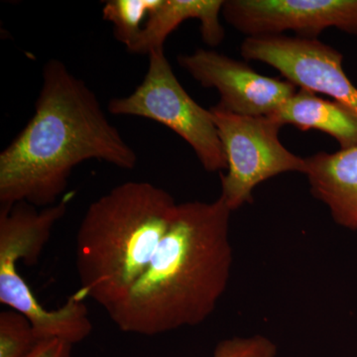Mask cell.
<instances>
[{"instance_id": "4fadbf2b", "label": "cell", "mask_w": 357, "mask_h": 357, "mask_svg": "<svg viewBox=\"0 0 357 357\" xmlns=\"http://www.w3.org/2000/svg\"><path fill=\"white\" fill-rule=\"evenodd\" d=\"M39 342L24 314L14 310L0 312V357H28Z\"/></svg>"}, {"instance_id": "5b68a950", "label": "cell", "mask_w": 357, "mask_h": 357, "mask_svg": "<svg viewBox=\"0 0 357 357\" xmlns=\"http://www.w3.org/2000/svg\"><path fill=\"white\" fill-rule=\"evenodd\" d=\"M210 109L227 162L220 198L230 211L253 202L256 185L280 174H306V160L279 139L282 126L270 116L239 115L215 105Z\"/></svg>"}, {"instance_id": "8992f818", "label": "cell", "mask_w": 357, "mask_h": 357, "mask_svg": "<svg viewBox=\"0 0 357 357\" xmlns=\"http://www.w3.org/2000/svg\"><path fill=\"white\" fill-rule=\"evenodd\" d=\"M246 60L271 66L298 89L331 96L357 119V88L342 69V55L318 39L284 35L246 37Z\"/></svg>"}, {"instance_id": "9a60e30c", "label": "cell", "mask_w": 357, "mask_h": 357, "mask_svg": "<svg viewBox=\"0 0 357 357\" xmlns=\"http://www.w3.org/2000/svg\"><path fill=\"white\" fill-rule=\"evenodd\" d=\"M73 345L60 340H40L28 357H72Z\"/></svg>"}, {"instance_id": "7a4b0ae2", "label": "cell", "mask_w": 357, "mask_h": 357, "mask_svg": "<svg viewBox=\"0 0 357 357\" xmlns=\"http://www.w3.org/2000/svg\"><path fill=\"white\" fill-rule=\"evenodd\" d=\"M231 213L220 197L178 204L144 273L107 312L121 332L154 337L211 317L229 285Z\"/></svg>"}, {"instance_id": "277c9868", "label": "cell", "mask_w": 357, "mask_h": 357, "mask_svg": "<svg viewBox=\"0 0 357 357\" xmlns=\"http://www.w3.org/2000/svg\"><path fill=\"white\" fill-rule=\"evenodd\" d=\"M109 112L163 124L184 139L206 172L227 168V157L210 109L195 102L178 81L164 50L152 52L142 83L131 95L112 98Z\"/></svg>"}, {"instance_id": "5bb4252c", "label": "cell", "mask_w": 357, "mask_h": 357, "mask_svg": "<svg viewBox=\"0 0 357 357\" xmlns=\"http://www.w3.org/2000/svg\"><path fill=\"white\" fill-rule=\"evenodd\" d=\"M277 347L261 335L225 338L218 342L211 357H276Z\"/></svg>"}, {"instance_id": "52a82bcc", "label": "cell", "mask_w": 357, "mask_h": 357, "mask_svg": "<svg viewBox=\"0 0 357 357\" xmlns=\"http://www.w3.org/2000/svg\"><path fill=\"white\" fill-rule=\"evenodd\" d=\"M222 16L248 37L293 31L317 39L333 27L357 35V0H227Z\"/></svg>"}, {"instance_id": "30bf717a", "label": "cell", "mask_w": 357, "mask_h": 357, "mask_svg": "<svg viewBox=\"0 0 357 357\" xmlns=\"http://www.w3.org/2000/svg\"><path fill=\"white\" fill-rule=\"evenodd\" d=\"M223 4L222 0H162L128 51L149 56L152 52L164 50L169 35L189 20H199L204 43L217 47L225 39V29L220 20Z\"/></svg>"}, {"instance_id": "7c38bea8", "label": "cell", "mask_w": 357, "mask_h": 357, "mask_svg": "<svg viewBox=\"0 0 357 357\" xmlns=\"http://www.w3.org/2000/svg\"><path fill=\"white\" fill-rule=\"evenodd\" d=\"M162 0H110L102 7L103 20L114 26V38L130 47L139 37L150 14Z\"/></svg>"}, {"instance_id": "3957f363", "label": "cell", "mask_w": 357, "mask_h": 357, "mask_svg": "<svg viewBox=\"0 0 357 357\" xmlns=\"http://www.w3.org/2000/svg\"><path fill=\"white\" fill-rule=\"evenodd\" d=\"M178 204L149 182L122 183L89 204L76 236L79 292L109 312L144 273Z\"/></svg>"}, {"instance_id": "6da1fadb", "label": "cell", "mask_w": 357, "mask_h": 357, "mask_svg": "<svg viewBox=\"0 0 357 357\" xmlns=\"http://www.w3.org/2000/svg\"><path fill=\"white\" fill-rule=\"evenodd\" d=\"M88 160L132 170L138 157L88 84L51 59L34 114L0 153V204H57L73 170Z\"/></svg>"}, {"instance_id": "ba28073f", "label": "cell", "mask_w": 357, "mask_h": 357, "mask_svg": "<svg viewBox=\"0 0 357 357\" xmlns=\"http://www.w3.org/2000/svg\"><path fill=\"white\" fill-rule=\"evenodd\" d=\"M178 64L204 88L220 93L218 105L248 116H269L298 91L287 79L263 76L246 63L213 50L181 55Z\"/></svg>"}, {"instance_id": "8fae6325", "label": "cell", "mask_w": 357, "mask_h": 357, "mask_svg": "<svg viewBox=\"0 0 357 357\" xmlns=\"http://www.w3.org/2000/svg\"><path fill=\"white\" fill-rule=\"evenodd\" d=\"M270 117L281 126H295L301 131L311 129L328 134L340 149L357 146V119L335 100L321 98L307 89H298Z\"/></svg>"}, {"instance_id": "9c48e42d", "label": "cell", "mask_w": 357, "mask_h": 357, "mask_svg": "<svg viewBox=\"0 0 357 357\" xmlns=\"http://www.w3.org/2000/svg\"><path fill=\"white\" fill-rule=\"evenodd\" d=\"M305 160L312 196L328 206L335 222L357 229V146Z\"/></svg>"}]
</instances>
